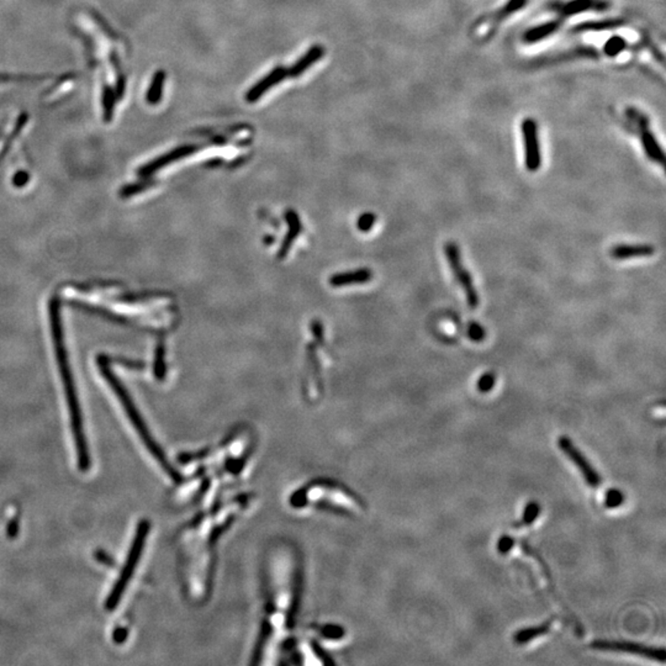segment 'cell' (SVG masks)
<instances>
[{
  "label": "cell",
  "mask_w": 666,
  "mask_h": 666,
  "mask_svg": "<svg viewBox=\"0 0 666 666\" xmlns=\"http://www.w3.org/2000/svg\"><path fill=\"white\" fill-rule=\"evenodd\" d=\"M303 587V561L298 548L274 543L264 559V612L253 651L254 665L282 663L290 653Z\"/></svg>",
  "instance_id": "1"
},
{
  "label": "cell",
  "mask_w": 666,
  "mask_h": 666,
  "mask_svg": "<svg viewBox=\"0 0 666 666\" xmlns=\"http://www.w3.org/2000/svg\"><path fill=\"white\" fill-rule=\"evenodd\" d=\"M253 501V494L241 492L214 503L192 521L181 537L184 584L194 602H205L214 586L216 548L221 537Z\"/></svg>",
  "instance_id": "2"
},
{
  "label": "cell",
  "mask_w": 666,
  "mask_h": 666,
  "mask_svg": "<svg viewBox=\"0 0 666 666\" xmlns=\"http://www.w3.org/2000/svg\"><path fill=\"white\" fill-rule=\"evenodd\" d=\"M253 433L240 429L213 449L198 453H186L179 462L192 465L189 478L192 486L190 500L205 505L215 503V497L241 479L253 456Z\"/></svg>",
  "instance_id": "3"
},
{
  "label": "cell",
  "mask_w": 666,
  "mask_h": 666,
  "mask_svg": "<svg viewBox=\"0 0 666 666\" xmlns=\"http://www.w3.org/2000/svg\"><path fill=\"white\" fill-rule=\"evenodd\" d=\"M294 510H321L334 514L359 517L366 505L348 487L332 480H314L290 495Z\"/></svg>",
  "instance_id": "4"
},
{
  "label": "cell",
  "mask_w": 666,
  "mask_h": 666,
  "mask_svg": "<svg viewBox=\"0 0 666 666\" xmlns=\"http://www.w3.org/2000/svg\"><path fill=\"white\" fill-rule=\"evenodd\" d=\"M50 318H51L53 342L56 345L57 359H58V366H60V370H61V375H62L64 393H66V397H67L69 415H71V421H72V431H73L74 440H75V447H77L78 464H80V470L85 471L91 467V456H89L88 444H87V440H85L80 402H78L73 378H72V373H71L69 364H68L66 345L63 343L62 325H61V317H60V305H58L57 299L52 300L51 304H50Z\"/></svg>",
  "instance_id": "5"
},
{
  "label": "cell",
  "mask_w": 666,
  "mask_h": 666,
  "mask_svg": "<svg viewBox=\"0 0 666 666\" xmlns=\"http://www.w3.org/2000/svg\"><path fill=\"white\" fill-rule=\"evenodd\" d=\"M100 368H102V374L105 375V378L107 379L109 384L111 385V388H113L114 391H115V394L118 395L120 401H121V404L124 405L125 411H126L127 416L130 418L131 422L135 426L136 431H137V433L141 437L142 442L146 444L147 449L150 451V453L152 454L153 457L156 458V460L159 462V465L163 468L164 471L167 473V475L170 476V479L175 481L177 484H181V473L170 463V460L165 457V454H164L163 451L161 449V447L153 440L152 435H151L150 431L147 429L146 424H145L143 420H142L141 416H140V413L136 410L134 402L131 401L130 396L126 393V390H125L123 384H121L119 380H118V378L109 370V368H107L105 363L100 361Z\"/></svg>",
  "instance_id": "6"
},
{
  "label": "cell",
  "mask_w": 666,
  "mask_h": 666,
  "mask_svg": "<svg viewBox=\"0 0 666 666\" xmlns=\"http://www.w3.org/2000/svg\"><path fill=\"white\" fill-rule=\"evenodd\" d=\"M528 1L530 0H506L495 10L476 19V21L469 30L471 39L478 44H485L492 40L503 26V24L506 23L510 17H514V14L522 12Z\"/></svg>",
  "instance_id": "7"
},
{
  "label": "cell",
  "mask_w": 666,
  "mask_h": 666,
  "mask_svg": "<svg viewBox=\"0 0 666 666\" xmlns=\"http://www.w3.org/2000/svg\"><path fill=\"white\" fill-rule=\"evenodd\" d=\"M624 123L631 126L633 132L638 136L644 153L653 163L664 165L665 153L658 141L654 131L651 130L649 116L638 107H628L623 111Z\"/></svg>",
  "instance_id": "8"
},
{
  "label": "cell",
  "mask_w": 666,
  "mask_h": 666,
  "mask_svg": "<svg viewBox=\"0 0 666 666\" xmlns=\"http://www.w3.org/2000/svg\"><path fill=\"white\" fill-rule=\"evenodd\" d=\"M150 528H151V525H150V522L147 520L141 521L140 525L137 527L135 539H134L132 546H131L130 552H129V555H127V559H126L125 566L123 568L121 573H120L119 580L114 585L113 590H111V593H110L109 597H107V604H105L107 610H115L116 606L119 604L121 596H123V593H125L126 587H127L129 582H130L131 576L134 574L136 566H137L138 561H140V557H141L142 550H143V547H145L147 536H148V533H150Z\"/></svg>",
  "instance_id": "9"
},
{
  "label": "cell",
  "mask_w": 666,
  "mask_h": 666,
  "mask_svg": "<svg viewBox=\"0 0 666 666\" xmlns=\"http://www.w3.org/2000/svg\"><path fill=\"white\" fill-rule=\"evenodd\" d=\"M611 6V0H553L546 6V10L565 24L582 14L607 12Z\"/></svg>",
  "instance_id": "10"
},
{
  "label": "cell",
  "mask_w": 666,
  "mask_h": 666,
  "mask_svg": "<svg viewBox=\"0 0 666 666\" xmlns=\"http://www.w3.org/2000/svg\"><path fill=\"white\" fill-rule=\"evenodd\" d=\"M444 254H446L448 264L451 266L453 274L457 279L458 284L463 289L467 303L470 309H476L480 304V296L473 282V278L470 276L462 262L460 249L454 242H448L444 246Z\"/></svg>",
  "instance_id": "11"
},
{
  "label": "cell",
  "mask_w": 666,
  "mask_h": 666,
  "mask_svg": "<svg viewBox=\"0 0 666 666\" xmlns=\"http://www.w3.org/2000/svg\"><path fill=\"white\" fill-rule=\"evenodd\" d=\"M521 134L523 142L525 170L531 173L541 170L542 151L539 141V126L536 120L527 116L521 123Z\"/></svg>",
  "instance_id": "12"
},
{
  "label": "cell",
  "mask_w": 666,
  "mask_h": 666,
  "mask_svg": "<svg viewBox=\"0 0 666 666\" xmlns=\"http://www.w3.org/2000/svg\"><path fill=\"white\" fill-rule=\"evenodd\" d=\"M591 649L602 650V651H620V653H629V654L640 655L651 660L665 663L666 651L664 648H654L647 647L644 644L634 643V642H621V640H593L590 644Z\"/></svg>",
  "instance_id": "13"
},
{
  "label": "cell",
  "mask_w": 666,
  "mask_h": 666,
  "mask_svg": "<svg viewBox=\"0 0 666 666\" xmlns=\"http://www.w3.org/2000/svg\"><path fill=\"white\" fill-rule=\"evenodd\" d=\"M558 446H559L560 451L564 453L565 456L569 458L573 463L575 464L576 468L580 470V473L586 481L587 485L591 486L593 489H597L602 483L601 475L593 469V465L587 460L586 457L574 446V443L571 442L570 438L566 437V435H561L558 440Z\"/></svg>",
  "instance_id": "14"
},
{
  "label": "cell",
  "mask_w": 666,
  "mask_h": 666,
  "mask_svg": "<svg viewBox=\"0 0 666 666\" xmlns=\"http://www.w3.org/2000/svg\"><path fill=\"white\" fill-rule=\"evenodd\" d=\"M522 548H523V550H525V554H530L531 557H533V558H534V559L539 563L541 568H542L543 574H544V576H546V580H547L548 584H549V591H550V593L553 595L554 600H555V601L559 604L560 609L563 610V612H564L565 615H568L569 622H570L571 624L574 626V631H575L576 634H577L579 637H582V636H584V633H585L584 632V627H582L580 621L577 620V617H576V615H574V613H573V612H571L568 607H566V604L563 602V600L560 599L559 595H558V593H557V588H555V584H554L553 582V576H552V573H550V569H549V566H548L547 563H546L542 557H541L539 554L537 553L536 550H534V549L530 546V543H527V541H522Z\"/></svg>",
  "instance_id": "15"
},
{
  "label": "cell",
  "mask_w": 666,
  "mask_h": 666,
  "mask_svg": "<svg viewBox=\"0 0 666 666\" xmlns=\"http://www.w3.org/2000/svg\"><path fill=\"white\" fill-rule=\"evenodd\" d=\"M565 24L557 17H549L542 23L532 25L521 34V42L525 46H533L552 39L563 28Z\"/></svg>",
  "instance_id": "16"
},
{
  "label": "cell",
  "mask_w": 666,
  "mask_h": 666,
  "mask_svg": "<svg viewBox=\"0 0 666 666\" xmlns=\"http://www.w3.org/2000/svg\"><path fill=\"white\" fill-rule=\"evenodd\" d=\"M287 77H288V69H285L282 66H278L267 74L266 77H263L262 80H258L252 88H249V91L246 94V100L249 102H255L257 100H260V98L264 96L267 91L271 89L273 87H276L278 83L282 82Z\"/></svg>",
  "instance_id": "17"
},
{
  "label": "cell",
  "mask_w": 666,
  "mask_h": 666,
  "mask_svg": "<svg viewBox=\"0 0 666 666\" xmlns=\"http://www.w3.org/2000/svg\"><path fill=\"white\" fill-rule=\"evenodd\" d=\"M200 147L195 146V145H187V146H181L178 148H175L173 151L164 154V156H161L157 159H154L152 162L146 164L145 167H142L141 170H138L140 172V175L142 177H147V175L153 174L154 172L163 168L165 165L172 163V162H175L178 159H184V157H188L190 156L192 153L197 152Z\"/></svg>",
  "instance_id": "18"
},
{
  "label": "cell",
  "mask_w": 666,
  "mask_h": 666,
  "mask_svg": "<svg viewBox=\"0 0 666 666\" xmlns=\"http://www.w3.org/2000/svg\"><path fill=\"white\" fill-rule=\"evenodd\" d=\"M323 55H325V47L323 46H312L305 52L304 56L300 57L299 60L294 63L293 67L288 71V77L298 78L309 68L312 67L317 61H320Z\"/></svg>",
  "instance_id": "19"
},
{
  "label": "cell",
  "mask_w": 666,
  "mask_h": 666,
  "mask_svg": "<svg viewBox=\"0 0 666 666\" xmlns=\"http://www.w3.org/2000/svg\"><path fill=\"white\" fill-rule=\"evenodd\" d=\"M654 253L655 249L651 244H620L611 249V257L620 260L650 257Z\"/></svg>",
  "instance_id": "20"
},
{
  "label": "cell",
  "mask_w": 666,
  "mask_h": 666,
  "mask_svg": "<svg viewBox=\"0 0 666 666\" xmlns=\"http://www.w3.org/2000/svg\"><path fill=\"white\" fill-rule=\"evenodd\" d=\"M553 622L554 618H550V620H548V621L544 622L542 624H539V626L521 629L519 632L514 633V643L519 644V645H523V644L530 643L533 639L539 638V637H542V636H546V634L550 632L552 626H553Z\"/></svg>",
  "instance_id": "21"
},
{
  "label": "cell",
  "mask_w": 666,
  "mask_h": 666,
  "mask_svg": "<svg viewBox=\"0 0 666 666\" xmlns=\"http://www.w3.org/2000/svg\"><path fill=\"white\" fill-rule=\"evenodd\" d=\"M164 82H165V72L157 71L151 80V85L147 91L146 100L150 105H159L163 96Z\"/></svg>",
  "instance_id": "22"
},
{
  "label": "cell",
  "mask_w": 666,
  "mask_h": 666,
  "mask_svg": "<svg viewBox=\"0 0 666 666\" xmlns=\"http://www.w3.org/2000/svg\"><path fill=\"white\" fill-rule=\"evenodd\" d=\"M539 514H541V505L539 503H534V501L527 503L523 514H522V520L514 523V528H520L523 525H531L538 519Z\"/></svg>",
  "instance_id": "23"
},
{
  "label": "cell",
  "mask_w": 666,
  "mask_h": 666,
  "mask_svg": "<svg viewBox=\"0 0 666 666\" xmlns=\"http://www.w3.org/2000/svg\"><path fill=\"white\" fill-rule=\"evenodd\" d=\"M115 91L110 87H105L102 89V110H104V119L107 123H110L114 116V109H115Z\"/></svg>",
  "instance_id": "24"
},
{
  "label": "cell",
  "mask_w": 666,
  "mask_h": 666,
  "mask_svg": "<svg viewBox=\"0 0 666 666\" xmlns=\"http://www.w3.org/2000/svg\"><path fill=\"white\" fill-rule=\"evenodd\" d=\"M623 503H624V495H623V492L617 490V489H611V490L606 492V496H604V506H606V507H620Z\"/></svg>",
  "instance_id": "25"
},
{
  "label": "cell",
  "mask_w": 666,
  "mask_h": 666,
  "mask_svg": "<svg viewBox=\"0 0 666 666\" xmlns=\"http://www.w3.org/2000/svg\"><path fill=\"white\" fill-rule=\"evenodd\" d=\"M495 383H496V378L495 375L492 373H486L481 377V378L478 380L476 383V388L479 390L480 393L483 394H486L489 391H492V388L495 386Z\"/></svg>",
  "instance_id": "26"
},
{
  "label": "cell",
  "mask_w": 666,
  "mask_h": 666,
  "mask_svg": "<svg viewBox=\"0 0 666 666\" xmlns=\"http://www.w3.org/2000/svg\"><path fill=\"white\" fill-rule=\"evenodd\" d=\"M45 78L46 77H44V75L35 77V75H12V74L0 73V83H6V82H35V80H45Z\"/></svg>",
  "instance_id": "27"
},
{
  "label": "cell",
  "mask_w": 666,
  "mask_h": 666,
  "mask_svg": "<svg viewBox=\"0 0 666 666\" xmlns=\"http://www.w3.org/2000/svg\"><path fill=\"white\" fill-rule=\"evenodd\" d=\"M514 537L508 536V534H503L498 541H497V552L500 554H507L512 550V548L514 547Z\"/></svg>",
  "instance_id": "28"
},
{
  "label": "cell",
  "mask_w": 666,
  "mask_h": 666,
  "mask_svg": "<svg viewBox=\"0 0 666 666\" xmlns=\"http://www.w3.org/2000/svg\"><path fill=\"white\" fill-rule=\"evenodd\" d=\"M468 336L474 342H481L483 339H485V331H484V328L480 326L479 323L473 322V323L469 325Z\"/></svg>",
  "instance_id": "29"
},
{
  "label": "cell",
  "mask_w": 666,
  "mask_h": 666,
  "mask_svg": "<svg viewBox=\"0 0 666 666\" xmlns=\"http://www.w3.org/2000/svg\"><path fill=\"white\" fill-rule=\"evenodd\" d=\"M96 558L100 560L102 563H104V564L113 565V559H111L110 557H107V554L102 553V552H98V553H96Z\"/></svg>",
  "instance_id": "30"
}]
</instances>
